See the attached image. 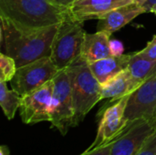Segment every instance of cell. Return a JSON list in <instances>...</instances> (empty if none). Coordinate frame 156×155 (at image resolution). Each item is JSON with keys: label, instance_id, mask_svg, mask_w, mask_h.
<instances>
[{"label": "cell", "instance_id": "6da1fadb", "mask_svg": "<svg viewBox=\"0 0 156 155\" xmlns=\"http://www.w3.org/2000/svg\"><path fill=\"white\" fill-rule=\"evenodd\" d=\"M1 52L12 57L17 68L45 57H50L53 40L58 25L41 29H21L11 21L0 16Z\"/></svg>", "mask_w": 156, "mask_h": 155}, {"label": "cell", "instance_id": "7a4b0ae2", "mask_svg": "<svg viewBox=\"0 0 156 155\" xmlns=\"http://www.w3.org/2000/svg\"><path fill=\"white\" fill-rule=\"evenodd\" d=\"M69 16L68 7L50 0H0V16L21 29L45 28L61 23Z\"/></svg>", "mask_w": 156, "mask_h": 155}, {"label": "cell", "instance_id": "3957f363", "mask_svg": "<svg viewBox=\"0 0 156 155\" xmlns=\"http://www.w3.org/2000/svg\"><path fill=\"white\" fill-rule=\"evenodd\" d=\"M69 75L73 105V127L83 122L91 109L101 100V85L93 75L89 63L81 56L67 69Z\"/></svg>", "mask_w": 156, "mask_h": 155}, {"label": "cell", "instance_id": "277c9868", "mask_svg": "<svg viewBox=\"0 0 156 155\" xmlns=\"http://www.w3.org/2000/svg\"><path fill=\"white\" fill-rule=\"evenodd\" d=\"M85 35L83 22L75 20L70 16L59 23L50 54V58L58 70L66 69L81 56Z\"/></svg>", "mask_w": 156, "mask_h": 155}, {"label": "cell", "instance_id": "5b68a950", "mask_svg": "<svg viewBox=\"0 0 156 155\" xmlns=\"http://www.w3.org/2000/svg\"><path fill=\"white\" fill-rule=\"evenodd\" d=\"M54 90L51 100L50 123L61 135L65 136L73 127L74 105L70 79L67 69L59 70L53 79Z\"/></svg>", "mask_w": 156, "mask_h": 155}, {"label": "cell", "instance_id": "8992f818", "mask_svg": "<svg viewBox=\"0 0 156 155\" xmlns=\"http://www.w3.org/2000/svg\"><path fill=\"white\" fill-rule=\"evenodd\" d=\"M130 95L110 100L98 112L99 125L94 142L86 151H91L115 140L129 126L125 111Z\"/></svg>", "mask_w": 156, "mask_h": 155}, {"label": "cell", "instance_id": "52a82bcc", "mask_svg": "<svg viewBox=\"0 0 156 155\" xmlns=\"http://www.w3.org/2000/svg\"><path fill=\"white\" fill-rule=\"evenodd\" d=\"M58 71L50 57H45L17 68L10 85L12 90L23 96L52 80Z\"/></svg>", "mask_w": 156, "mask_h": 155}, {"label": "cell", "instance_id": "ba28073f", "mask_svg": "<svg viewBox=\"0 0 156 155\" xmlns=\"http://www.w3.org/2000/svg\"><path fill=\"white\" fill-rule=\"evenodd\" d=\"M53 90L54 81L52 79L21 97L19 115L25 124L32 125L50 122Z\"/></svg>", "mask_w": 156, "mask_h": 155}, {"label": "cell", "instance_id": "9c48e42d", "mask_svg": "<svg viewBox=\"0 0 156 155\" xmlns=\"http://www.w3.org/2000/svg\"><path fill=\"white\" fill-rule=\"evenodd\" d=\"M156 113V73L130 94L125 118L128 123L141 119L154 120Z\"/></svg>", "mask_w": 156, "mask_h": 155}, {"label": "cell", "instance_id": "30bf717a", "mask_svg": "<svg viewBox=\"0 0 156 155\" xmlns=\"http://www.w3.org/2000/svg\"><path fill=\"white\" fill-rule=\"evenodd\" d=\"M155 131L154 120L141 119L131 122L115 139L111 155H134Z\"/></svg>", "mask_w": 156, "mask_h": 155}, {"label": "cell", "instance_id": "8fae6325", "mask_svg": "<svg viewBox=\"0 0 156 155\" xmlns=\"http://www.w3.org/2000/svg\"><path fill=\"white\" fill-rule=\"evenodd\" d=\"M134 0H74L69 6L70 16L78 21L100 19L111 11Z\"/></svg>", "mask_w": 156, "mask_h": 155}, {"label": "cell", "instance_id": "7c38bea8", "mask_svg": "<svg viewBox=\"0 0 156 155\" xmlns=\"http://www.w3.org/2000/svg\"><path fill=\"white\" fill-rule=\"evenodd\" d=\"M146 12V9L143 5L135 2L118 7L99 19L97 31H102L112 36L135 17Z\"/></svg>", "mask_w": 156, "mask_h": 155}, {"label": "cell", "instance_id": "4fadbf2b", "mask_svg": "<svg viewBox=\"0 0 156 155\" xmlns=\"http://www.w3.org/2000/svg\"><path fill=\"white\" fill-rule=\"evenodd\" d=\"M142 83L143 81L133 76L128 68L101 85V99L118 100L130 95L137 90Z\"/></svg>", "mask_w": 156, "mask_h": 155}, {"label": "cell", "instance_id": "5bb4252c", "mask_svg": "<svg viewBox=\"0 0 156 155\" xmlns=\"http://www.w3.org/2000/svg\"><path fill=\"white\" fill-rule=\"evenodd\" d=\"M131 58L132 54H123L122 56H110L105 58L88 63L93 75L101 85H102L110 79L128 69Z\"/></svg>", "mask_w": 156, "mask_h": 155}, {"label": "cell", "instance_id": "9a60e30c", "mask_svg": "<svg viewBox=\"0 0 156 155\" xmlns=\"http://www.w3.org/2000/svg\"><path fill=\"white\" fill-rule=\"evenodd\" d=\"M110 35L102 31L93 34L86 33L81 57L88 62H92L112 56L110 50Z\"/></svg>", "mask_w": 156, "mask_h": 155}, {"label": "cell", "instance_id": "2e32d148", "mask_svg": "<svg viewBox=\"0 0 156 155\" xmlns=\"http://www.w3.org/2000/svg\"><path fill=\"white\" fill-rule=\"evenodd\" d=\"M21 97L14 90H8L6 82L0 81V106L7 120L14 119L16 111L19 110Z\"/></svg>", "mask_w": 156, "mask_h": 155}, {"label": "cell", "instance_id": "e0dca14e", "mask_svg": "<svg viewBox=\"0 0 156 155\" xmlns=\"http://www.w3.org/2000/svg\"><path fill=\"white\" fill-rule=\"evenodd\" d=\"M129 69L135 79L144 82L156 73V59L141 58L133 53L132 54Z\"/></svg>", "mask_w": 156, "mask_h": 155}, {"label": "cell", "instance_id": "ac0fdd59", "mask_svg": "<svg viewBox=\"0 0 156 155\" xmlns=\"http://www.w3.org/2000/svg\"><path fill=\"white\" fill-rule=\"evenodd\" d=\"M0 69H1L0 81L10 82L17 70V65L12 57L1 52L0 53Z\"/></svg>", "mask_w": 156, "mask_h": 155}, {"label": "cell", "instance_id": "d6986e66", "mask_svg": "<svg viewBox=\"0 0 156 155\" xmlns=\"http://www.w3.org/2000/svg\"><path fill=\"white\" fill-rule=\"evenodd\" d=\"M134 155H156V131Z\"/></svg>", "mask_w": 156, "mask_h": 155}, {"label": "cell", "instance_id": "ffe728a7", "mask_svg": "<svg viewBox=\"0 0 156 155\" xmlns=\"http://www.w3.org/2000/svg\"><path fill=\"white\" fill-rule=\"evenodd\" d=\"M134 54L141 58L148 59H156V35L153 37L152 40L148 42V44L144 49L135 52Z\"/></svg>", "mask_w": 156, "mask_h": 155}, {"label": "cell", "instance_id": "44dd1931", "mask_svg": "<svg viewBox=\"0 0 156 155\" xmlns=\"http://www.w3.org/2000/svg\"><path fill=\"white\" fill-rule=\"evenodd\" d=\"M115 140L108 143L107 144H104L101 147H98L94 150L91 151H85L83 153L80 155H111V152H112V148L113 145Z\"/></svg>", "mask_w": 156, "mask_h": 155}, {"label": "cell", "instance_id": "7402d4cb", "mask_svg": "<svg viewBox=\"0 0 156 155\" xmlns=\"http://www.w3.org/2000/svg\"><path fill=\"white\" fill-rule=\"evenodd\" d=\"M110 50L112 56H122L124 51L123 44L116 39L110 40Z\"/></svg>", "mask_w": 156, "mask_h": 155}, {"label": "cell", "instance_id": "603a6c76", "mask_svg": "<svg viewBox=\"0 0 156 155\" xmlns=\"http://www.w3.org/2000/svg\"><path fill=\"white\" fill-rule=\"evenodd\" d=\"M52 1L53 3L58 5H61V6H64V7H68L70 5V4L74 1V0H50Z\"/></svg>", "mask_w": 156, "mask_h": 155}, {"label": "cell", "instance_id": "cb8c5ba5", "mask_svg": "<svg viewBox=\"0 0 156 155\" xmlns=\"http://www.w3.org/2000/svg\"><path fill=\"white\" fill-rule=\"evenodd\" d=\"M154 4H156V0H149L148 2H146V3L144 5V7L146 9L147 12H150L151 7H152Z\"/></svg>", "mask_w": 156, "mask_h": 155}, {"label": "cell", "instance_id": "d4e9b609", "mask_svg": "<svg viewBox=\"0 0 156 155\" xmlns=\"http://www.w3.org/2000/svg\"><path fill=\"white\" fill-rule=\"evenodd\" d=\"M0 155H10L9 148L6 145H2L0 147Z\"/></svg>", "mask_w": 156, "mask_h": 155}, {"label": "cell", "instance_id": "484cf974", "mask_svg": "<svg viewBox=\"0 0 156 155\" xmlns=\"http://www.w3.org/2000/svg\"><path fill=\"white\" fill-rule=\"evenodd\" d=\"M149 0H134V2L136 3V4H138V5H143L144 6V5L146 3V2H148Z\"/></svg>", "mask_w": 156, "mask_h": 155}, {"label": "cell", "instance_id": "4316f807", "mask_svg": "<svg viewBox=\"0 0 156 155\" xmlns=\"http://www.w3.org/2000/svg\"><path fill=\"white\" fill-rule=\"evenodd\" d=\"M150 12H151V13H154V14L156 16V4H154V5L151 7Z\"/></svg>", "mask_w": 156, "mask_h": 155}, {"label": "cell", "instance_id": "83f0119b", "mask_svg": "<svg viewBox=\"0 0 156 155\" xmlns=\"http://www.w3.org/2000/svg\"><path fill=\"white\" fill-rule=\"evenodd\" d=\"M154 121H155V122H156V113H155V116H154Z\"/></svg>", "mask_w": 156, "mask_h": 155}]
</instances>
